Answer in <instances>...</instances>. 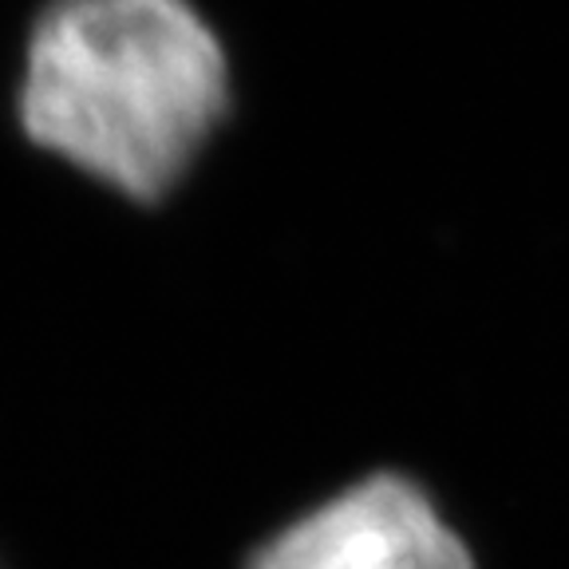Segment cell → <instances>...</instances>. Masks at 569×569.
Returning a JSON list of instances; mask_svg holds the SVG:
<instances>
[{
  "label": "cell",
  "mask_w": 569,
  "mask_h": 569,
  "mask_svg": "<svg viewBox=\"0 0 569 569\" xmlns=\"http://www.w3.org/2000/svg\"><path fill=\"white\" fill-rule=\"evenodd\" d=\"M230 103V63L190 0H56L36 20L20 127L99 187L159 202Z\"/></svg>",
  "instance_id": "obj_1"
},
{
  "label": "cell",
  "mask_w": 569,
  "mask_h": 569,
  "mask_svg": "<svg viewBox=\"0 0 569 569\" xmlns=\"http://www.w3.org/2000/svg\"><path fill=\"white\" fill-rule=\"evenodd\" d=\"M241 569H475V558L423 482L376 471L277 526Z\"/></svg>",
  "instance_id": "obj_2"
}]
</instances>
